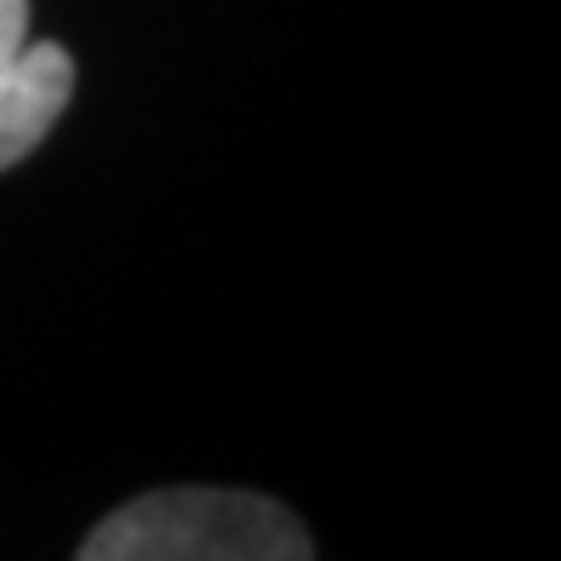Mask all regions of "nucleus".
Returning a JSON list of instances; mask_svg holds the SVG:
<instances>
[{"label": "nucleus", "mask_w": 561, "mask_h": 561, "mask_svg": "<svg viewBox=\"0 0 561 561\" xmlns=\"http://www.w3.org/2000/svg\"><path fill=\"white\" fill-rule=\"evenodd\" d=\"M87 561H304L310 533L264 493L172 488L121 504L81 545Z\"/></svg>", "instance_id": "obj_1"}, {"label": "nucleus", "mask_w": 561, "mask_h": 561, "mask_svg": "<svg viewBox=\"0 0 561 561\" xmlns=\"http://www.w3.org/2000/svg\"><path fill=\"white\" fill-rule=\"evenodd\" d=\"M75 92V58L53 41L30 46V0H0V172L35 156Z\"/></svg>", "instance_id": "obj_2"}]
</instances>
